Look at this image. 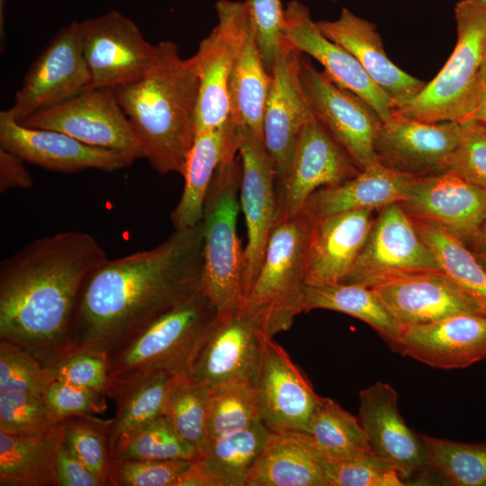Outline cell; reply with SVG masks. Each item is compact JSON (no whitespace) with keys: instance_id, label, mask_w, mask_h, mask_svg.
<instances>
[{"instance_id":"cell-6","label":"cell","mask_w":486,"mask_h":486,"mask_svg":"<svg viewBox=\"0 0 486 486\" xmlns=\"http://www.w3.org/2000/svg\"><path fill=\"white\" fill-rule=\"evenodd\" d=\"M218 319L217 308L199 290L110 353V378L122 379L153 371L173 375L190 374Z\"/></svg>"},{"instance_id":"cell-35","label":"cell","mask_w":486,"mask_h":486,"mask_svg":"<svg viewBox=\"0 0 486 486\" xmlns=\"http://www.w3.org/2000/svg\"><path fill=\"white\" fill-rule=\"evenodd\" d=\"M173 376L165 371H153L111 379L107 396L116 403V413L111 428L112 449L121 435L163 416L166 392Z\"/></svg>"},{"instance_id":"cell-53","label":"cell","mask_w":486,"mask_h":486,"mask_svg":"<svg viewBox=\"0 0 486 486\" xmlns=\"http://www.w3.org/2000/svg\"><path fill=\"white\" fill-rule=\"evenodd\" d=\"M471 121L486 124V64L480 78L476 107Z\"/></svg>"},{"instance_id":"cell-41","label":"cell","mask_w":486,"mask_h":486,"mask_svg":"<svg viewBox=\"0 0 486 486\" xmlns=\"http://www.w3.org/2000/svg\"><path fill=\"white\" fill-rule=\"evenodd\" d=\"M307 434L326 452L373 453L358 418L329 398L320 396Z\"/></svg>"},{"instance_id":"cell-51","label":"cell","mask_w":486,"mask_h":486,"mask_svg":"<svg viewBox=\"0 0 486 486\" xmlns=\"http://www.w3.org/2000/svg\"><path fill=\"white\" fill-rule=\"evenodd\" d=\"M57 472L60 486H104L66 446L63 438L57 448Z\"/></svg>"},{"instance_id":"cell-10","label":"cell","mask_w":486,"mask_h":486,"mask_svg":"<svg viewBox=\"0 0 486 486\" xmlns=\"http://www.w3.org/2000/svg\"><path fill=\"white\" fill-rule=\"evenodd\" d=\"M301 82L314 117L359 170L378 162L374 140L382 121L362 98L333 82L307 60L299 63Z\"/></svg>"},{"instance_id":"cell-55","label":"cell","mask_w":486,"mask_h":486,"mask_svg":"<svg viewBox=\"0 0 486 486\" xmlns=\"http://www.w3.org/2000/svg\"><path fill=\"white\" fill-rule=\"evenodd\" d=\"M480 264L486 270V251L474 253Z\"/></svg>"},{"instance_id":"cell-38","label":"cell","mask_w":486,"mask_h":486,"mask_svg":"<svg viewBox=\"0 0 486 486\" xmlns=\"http://www.w3.org/2000/svg\"><path fill=\"white\" fill-rule=\"evenodd\" d=\"M428 472L455 486H486V442L462 443L420 435Z\"/></svg>"},{"instance_id":"cell-34","label":"cell","mask_w":486,"mask_h":486,"mask_svg":"<svg viewBox=\"0 0 486 486\" xmlns=\"http://www.w3.org/2000/svg\"><path fill=\"white\" fill-rule=\"evenodd\" d=\"M315 309L342 312L374 328L393 346L401 327L373 289L358 284H306L302 310Z\"/></svg>"},{"instance_id":"cell-45","label":"cell","mask_w":486,"mask_h":486,"mask_svg":"<svg viewBox=\"0 0 486 486\" xmlns=\"http://www.w3.org/2000/svg\"><path fill=\"white\" fill-rule=\"evenodd\" d=\"M46 367L28 350L0 338V390L45 394L51 382Z\"/></svg>"},{"instance_id":"cell-12","label":"cell","mask_w":486,"mask_h":486,"mask_svg":"<svg viewBox=\"0 0 486 486\" xmlns=\"http://www.w3.org/2000/svg\"><path fill=\"white\" fill-rule=\"evenodd\" d=\"M80 32L91 88H113L135 81L156 60L158 46L118 11L80 22Z\"/></svg>"},{"instance_id":"cell-32","label":"cell","mask_w":486,"mask_h":486,"mask_svg":"<svg viewBox=\"0 0 486 486\" xmlns=\"http://www.w3.org/2000/svg\"><path fill=\"white\" fill-rule=\"evenodd\" d=\"M62 438L61 422L40 435L0 431V485L60 486L57 448Z\"/></svg>"},{"instance_id":"cell-42","label":"cell","mask_w":486,"mask_h":486,"mask_svg":"<svg viewBox=\"0 0 486 486\" xmlns=\"http://www.w3.org/2000/svg\"><path fill=\"white\" fill-rule=\"evenodd\" d=\"M61 424L63 440L69 451L101 480L104 486L109 485L112 419L76 416L64 419Z\"/></svg>"},{"instance_id":"cell-21","label":"cell","mask_w":486,"mask_h":486,"mask_svg":"<svg viewBox=\"0 0 486 486\" xmlns=\"http://www.w3.org/2000/svg\"><path fill=\"white\" fill-rule=\"evenodd\" d=\"M302 53L286 40L271 75L262 132L275 166V188L284 181L304 125L314 117L300 75Z\"/></svg>"},{"instance_id":"cell-40","label":"cell","mask_w":486,"mask_h":486,"mask_svg":"<svg viewBox=\"0 0 486 486\" xmlns=\"http://www.w3.org/2000/svg\"><path fill=\"white\" fill-rule=\"evenodd\" d=\"M328 486H401L406 482L390 461L370 452L329 453L320 447Z\"/></svg>"},{"instance_id":"cell-46","label":"cell","mask_w":486,"mask_h":486,"mask_svg":"<svg viewBox=\"0 0 486 486\" xmlns=\"http://www.w3.org/2000/svg\"><path fill=\"white\" fill-rule=\"evenodd\" d=\"M193 464L188 460H127L112 458L110 486H177Z\"/></svg>"},{"instance_id":"cell-4","label":"cell","mask_w":486,"mask_h":486,"mask_svg":"<svg viewBox=\"0 0 486 486\" xmlns=\"http://www.w3.org/2000/svg\"><path fill=\"white\" fill-rule=\"evenodd\" d=\"M457 40L438 74L393 114L426 122H470L486 64V0H460L454 6Z\"/></svg>"},{"instance_id":"cell-13","label":"cell","mask_w":486,"mask_h":486,"mask_svg":"<svg viewBox=\"0 0 486 486\" xmlns=\"http://www.w3.org/2000/svg\"><path fill=\"white\" fill-rule=\"evenodd\" d=\"M218 22L194 55L199 76L196 134L221 127L230 118L229 86L239 36L250 19L246 2L219 0Z\"/></svg>"},{"instance_id":"cell-5","label":"cell","mask_w":486,"mask_h":486,"mask_svg":"<svg viewBox=\"0 0 486 486\" xmlns=\"http://www.w3.org/2000/svg\"><path fill=\"white\" fill-rule=\"evenodd\" d=\"M241 161L229 153L215 170L202 211L203 269L201 290L227 316L244 305V250L237 231Z\"/></svg>"},{"instance_id":"cell-23","label":"cell","mask_w":486,"mask_h":486,"mask_svg":"<svg viewBox=\"0 0 486 486\" xmlns=\"http://www.w3.org/2000/svg\"><path fill=\"white\" fill-rule=\"evenodd\" d=\"M393 347L435 368L468 367L486 359V316L464 313L402 327Z\"/></svg>"},{"instance_id":"cell-2","label":"cell","mask_w":486,"mask_h":486,"mask_svg":"<svg viewBox=\"0 0 486 486\" xmlns=\"http://www.w3.org/2000/svg\"><path fill=\"white\" fill-rule=\"evenodd\" d=\"M107 258L92 235L77 230L34 239L4 258L0 265V338L52 368L73 352L71 332L80 292Z\"/></svg>"},{"instance_id":"cell-29","label":"cell","mask_w":486,"mask_h":486,"mask_svg":"<svg viewBox=\"0 0 486 486\" xmlns=\"http://www.w3.org/2000/svg\"><path fill=\"white\" fill-rule=\"evenodd\" d=\"M247 486H328L318 446L305 432H269Z\"/></svg>"},{"instance_id":"cell-43","label":"cell","mask_w":486,"mask_h":486,"mask_svg":"<svg viewBox=\"0 0 486 486\" xmlns=\"http://www.w3.org/2000/svg\"><path fill=\"white\" fill-rule=\"evenodd\" d=\"M210 440L244 429L260 420L252 384L225 382L210 388Z\"/></svg>"},{"instance_id":"cell-49","label":"cell","mask_w":486,"mask_h":486,"mask_svg":"<svg viewBox=\"0 0 486 486\" xmlns=\"http://www.w3.org/2000/svg\"><path fill=\"white\" fill-rule=\"evenodd\" d=\"M453 170L486 192V129L470 121L462 124L459 143L447 170Z\"/></svg>"},{"instance_id":"cell-37","label":"cell","mask_w":486,"mask_h":486,"mask_svg":"<svg viewBox=\"0 0 486 486\" xmlns=\"http://www.w3.org/2000/svg\"><path fill=\"white\" fill-rule=\"evenodd\" d=\"M211 392L189 374L172 377L165 401L163 416L177 435L198 454L208 449Z\"/></svg>"},{"instance_id":"cell-25","label":"cell","mask_w":486,"mask_h":486,"mask_svg":"<svg viewBox=\"0 0 486 486\" xmlns=\"http://www.w3.org/2000/svg\"><path fill=\"white\" fill-rule=\"evenodd\" d=\"M400 326L479 310L444 271L405 274L371 287Z\"/></svg>"},{"instance_id":"cell-44","label":"cell","mask_w":486,"mask_h":486,"mask_svg":"<svg viewBox=\"0 0 486 486\" xmlns=\"http://www.w3.org/2000/svg\"><path fill=\"white\" fill-rule=\"evenodd\" d=\"M55 420L45 394L0 390V431L40 435L52 429Z\"/></svg>"},{"instance_id":"cell-8","label":"cell","mask_w":486,"mask_h":486,"mask_svg":"<svg viewBox=\"0 0 486 486\" xmlns=\"http://www.w3.org/2000/svg\"><path fill=\"white\" fill-rule=\"evenodd\" d=\"M443 271L430 248L399 202L376 212L369 236L345 280L374 287L409 274Z\"/></svg>"},{"instance_id":"cell-20","label":"cell","mask_w":486,"mask_h":486,"mask_svg":"<svg viewBox=\"0 0 486 486\" xmlns=\"http://www.w3.org/2000/svg\"><path fill=\"white\" fill-rule=\"evenodd\" d=\"M0 147L25 162L61 173L112 172L136 160L122 152L87 145L64 132L24 126L8 110L0 112Z\"/></svg>"},{"instance_id":"cell-39","label":"cell","mask_w":486,"mask_h":486,"mask_svg":"<svg viewBox=\"0 0 486 486\" xmlns=\"http://www.w3.org/2000/svg\"><path fill=\"white\" fill-rule=\"evenodd\" d=\"M127 460L195 461L197 452L184 442L164 416L121 435L112 449V458Z\"/></svg>"},{"instance_id":"cell-17","label":"cell","mask_w":486,"mask_h":486,"mask_svg":"<svg viewBox=\"0 0 486 486\" xmlns=\"http://www.w3.org/2000/svg\"><path fill=\"white\" fill-rule=\"evenodd\" d=\"M399 203L410 217L440 226L469 249L486 217V192L450 169L415 177Z\"/></svg>"},{"instance_id":"cell-36","label":"cell","mask_w":486,"mask_h":486,"mask_svg":"<svg viewBox=\"0 0 486 486\" xmlns=\"http://www.w3.org/2000/svg\"><path fill=\"white\" fill-rule=\"evenodd\" d=\"M411 220L437 257L443 271L486 316V270L474 253L440 226L417 218Z\"/></svg>"},{"instance_id":"cell-14","label":"cell","mask_w":486,"mask_h":486,"mask_svg":"<svg viewBox=\"0 0 486 486\" xmlns=\"http://www.w3.org/2000/svg\"><path fill=\"white\" fill-rule=\"evenodd\" d=\"M238 132L241 161L240 203L248 231L243 275L246 301L276 222L277 197L275 166L263 138L244 126H238Z\"/></svg>"},{"instance_id":"cell-7","label":"cell","mask_w":486,"mask_h":486,"mask_svg":"<svg viewBox=\"0 0 486 486\" xmlns=\"http://www.w3.org/2000/svg\"><path fill=\"white\" fill-rule=\"evenodd\" d=\"M313 224L302 212L275 222L258 274L242 306L260 317L270 338L287 330L302 312Z\"/></svg>"},{"instance_id":"cell-50","label":"cell","mask_w":486,"mask_h":486,"mask_svg":"<svg viewBox=\"0 0 486 486\" xmlns=\"http://www.w3.org/2000/svg\"><path fill=\"white\" fill-rule=\"evenodd\" d=\"M45 397L57 422L76 416L102 414L107 409L105 393L59 381L50 382Z\"/></svg>"},{"instance_id":"cell-26","label":"cell","mask_w":486,"mask_h":486,"mask_svg":"<svg viewBox=\"0 0 486 486\" xmlns=\"http://www.w3.org/2000/svg\"><path fill=\"white\" fill-rule=\"evenodd\" d=\"M316 22L327 38L358 60L372 80L391 97L394 108L414 97L426 86L427 82L408 74L388 58L382 37L370 21L343 8L336 20Z\"/></svg>"},{"instance_id":"cell-48","label":"cell","mask_w":486,"mask_h":486,"mask_svg":"<svg viewBox=\"0 0 486 486\" xmlns=\"http://www.w3.org/2000/svg\"><path fill=\"white\" fill-rule=\"evenodd\" d=\"M255 28L258 49L268 73H271L285 42L281 0L245 1Z\"/></svg>"},{"instance_id":"cell-16","label":"cell","mask_w":486,"mask_h":486,"mask_svg":"<svg viewBox=\"0 0 486 486\" xmlns=\"http://www.w3.org/2000/svg\"><path fill=\"white\" fill-rule=\"evenodd\" d=\"M347 153L313 118L301 130L284 181L275 188L276 221L300 213L319 188L339 184L359 173Z\"/></svg>"},{"instance_id":"cell-28","label":"cell","mask_w":486,"mask_h":486,"mask_svg":"<svg viewBox=\"0 0 486 486\" xmlns=\"http://www.w3.org/2000/svg\"><path fill=\"white\" fill-rule=\"evenodd\" d=\"M414 178L376 162L344 182L316 190L302 212L315 222L356 210H379L401 202Z\"/></svg>"},{"instance_id":"cell-56","label":"cell","mask_w":486,"mask_h":486,"mask_svg":"<svg viewBox=\"0 0 486 486\" xmlns=\"http://www.w3.org/2000/svg\"><path fill=\"white\" fill-rule=\"evenodd\" d=\"M482 124V123H481ZM486 129V124H482Z\"/></svg>"},{"instance_id":"cell-15","label":"cell","mask_w":486,"mask_h":486,"mask_svg":"<svg viewBox=\"0 0 486 486\" xmlns=\"http://www.w3.org/2000/svg\"><path fill=\"white\" fill-rule=\"evenodd\" d=\"M267 338L260 317L246 307L219 316L189 374L209 388L231 382L253 385Z\"/></svg>"},{"instance_id":"cell-19","label":"cell","mask_w":486,"mask_h":486,"mask_svg":"<svg viewBox=\"0 0 486 486\" xmlns=\"http://www.w3.org/2000/svg\"><path fill=\"white\" fill-rule=\"evenodd\" d=\"M253 388L258 418L269 431L308 432L320 396L272 338L266 340Z\"/></svg>"},{"instance_id":"cell-52","label":"cell","mask_w":486,"mask_h":486,"mask_svg":"<svg viewBox=\"0 0 486 486\" xmlns=\"http://www.w3.org/2000/svg\"><path fill=\"white\" fill-rule=\"evenodd\" d=\"M24 160L14 152L0 147V192L9 189H28L33 180Z\"/></svg>"},{"instance_id":"cell-24","label":"cell","mask_w":486,"mask_h":486,"mask_svg":"<svg viewBox=\"0 0 486 486\" xmlns=\"http://www.w3.org/2000/svg\"><path fill=\"white\" fill-rule=\"evenodd\" d=\"M357 418L372 452L392 463L406 482L428 472L420 435L404 422L398 393L391 384L377 382L359 392Z\"/></svg>"},{"instance_id":"cell-18","label":"cell","mask_w":486,"mask_h":486,"mask_svg":"<svg viewBox=\"0 0 486 486\" xmlns=\"http://www.w3.org/2000/svg\"><path fill=\"white\" fill-rule=\"evenodd\" d=\"M461 131L458 122H426L393 114L379 127L374 152L379 163L400 173L415 177L437 175L447 170Z\"/></svg>"},{"instance_id":"cell-27","label":"cell","mask_w":486,"mask_h":486,"mask_svg":"<svg viewBox=\"0 0 486 486\" xmlns=\"http://www.w3.org/2000/svg\"><path fill=\"white\" fill-rule=\"evenodd\" d=\"M377 211L356 210L314 222L306 284L345 282L369 236Z\"/></svg>"},{"instance_id":"cell-31","label":"cell","mask_w":486,"mask_h":486,"mask_svg":"<svg viewBox=\"0 0 486 486\" xmlns=\"http://www.w3.org/2000/svg\"><path fill=\"white\" fill-rule=\"evenodd\" d=\"M238 126L229 120L220 128L197 133L184 170V189L170 219L176 230L199 224L204 200L216 168L230 152L238 151Z\"/></svg>"},{"instance_id":"cell-47","label":"cell","mask_w":486,"mask_h":486,"mask_svg":"<svg viewBox=\"0 0 486 486\" xmlns=\"http://www.w3.org/2000/svg\"><path fill=\"white\" fill-rule=\"evenodd\" d=\"M48 371L52 381L64 382L107 395L111 381L107 354L94 350H76Z\"/></svg>"},{"instance_id":"cell-9","label":"cell","mask_w":486,"mask_h":486,"mask_svg":"<svg viewBox=\"0 0 486 486\" xmlns=\"http://www.w3.org/2000/svg\"><path fill=\"white\" fill-rule=\"evenodd\" d=\"M91 88L84 58L80 22L61 27L29 67L8 109L18 122L59 105Z\"/></svg>"},{"instance_id":"cell-1","label":"cell","mask_w":486,"mask_h":486,"mask_svg":"<svg viewBox=\"0 0 486 486\" xmlns=\"http://www.w3.org/2000/svg\"><path fill=\"white\" fill-rule=\"evenodd\" d=\"M202 221L151 249L104 260L86 279L72 326L73 352L109 355L201 290Z\"/></svg>"},{"instance_id":"cell-30","label":"cell","mask_w":486,"mask_h":486,"mask_svg":"<svg viewBox=\"0 0 486 486\" xmlns=\"http://www.w3.org/2000/svg\"><path fill=\"white\" fill-rule=\"evenodd\" d=\"M269 430L260 420L211 440L207 451L181 476L177 486H247L249 470Z\"/></svg>"},{"instance_id":"cell-54","label":"cell","mask_w":486,"mask_h":486,"mask_svg":"<svg viewBox=\"0 0 486 486\" xmlns=\"http://www.w3.org/2000/svg\"><path fill=\"white\" fill-rule=\"evenodd\" d=\"M473 253L486 251V217L482 222L476 238L470 248Z\"/></svg>"},{"instance_id":"cell-11","label":"cell","mask_w":486,"mask_h":486,"mask_svg":"<svg viewBox=\"0 0 486 486\" xmlns=\"http://www.w3.org/2000/svg\"><path fill=\"white\" fill-rule=\"evenodd\" d=\"M20 123L64 132L87 145L122 152L135 159L145 158L141 143L112 88H89Z\"/></svg>"},{"instance_id":"cell-22","label":"cell","mask_w":486,"mask_h":486,"mask_svg":"<svg viewBox=\"0 0 486 486\" xmlns=\"http://www.w3.org/2000/svg\"><path fill=\"white\" fill-rule=\"evenodd\" d=\"M284 39L301 53L317 60L329 78L365 101L382 122L393 117L394 103L345 48L327 38L302 3L290 1L284 12Z\"/></svg>"},{"instance_id":"cell-33","label":"cell","mask_w":486,"mask_h":486,"mask_svg":"<svg viewBox=\"0 0 486 486\" xmlns=\"http://www.w3.org/2000/svg\"><path fill=\"white\" fill-rule=\"evenodd\" d=\"M271 84L256 40L251 17L244 27L230 78V120L263 138L262 123Z\"/></svg>"},{"instance_id":"cell-3","label":"cell","mask_w":486,"mask_h":486,"mask_svg":"<svg viewBox=\"0 0 486 486\" xmlns=\"http://www.w3.org/2000/svg\"><path fill=\"white\" fill-rule=\"evenodd\" d=\"M157 46L152 67L112 90L151 166L182 176L196 136L199 76L194 56L182 58L175 42Z\"/></svg>"}]
</instances>
